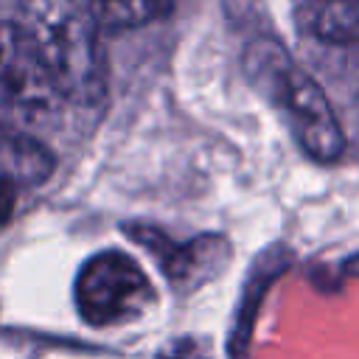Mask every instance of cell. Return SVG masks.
Segmentation results:
<instances>
[{"mask_svg": "<svg viewBox=\"0 0 359 359\" xmlns=\"http://www.w3.org/2000/svg\"><path fill=\"white\" fill-rule=\"evenodd\" d=\"M73 297L79 317L93 328L132 323L157 300L149 275L121 250H101L90 255L76 275Z\"/></svg>", "mask_w": 359, "mask_h": 359, "instance_id": "cell-3", "label": "cell"}, {"mask_svg": "<svg viewBox=\"0 0 359 359\" xmlns=\"http://www.w3.org/2000/svg\"><path fill=\"white\" fill-rule=\"evenodd\" d=\"M90 3L101 34L104 31L118 34L149 25L154 20H163L174 8V0H90Z\"/></svg>", "mask_w": 359, "mask_h": 359, "instance_id": "cell-7", "label": "cell"}, {"mask_svg": "<svg viewBox=\"0 0 359 359\" xmlns=\"http://www.w3.org/2000/svg\"><path fill=\"white\" fill-rule=\"evenodd\" d=\"M20 28L39 50L65 101L95 104L104 98L107 59L90 0H22Z\"/></svg>", "mask_w": 359, "mask_h": 359, "instance_id": "cell-1", "label": "cell"}, {"mask_svg": "<svg viewBox=\"0 0 359 359\" xmlns=\"http://www.w3.org/2000/svg\"><path fill=\"white\" fill-rule=\"evenodd\" d=\"M53 171V154L25 129L0 115V180L11 185L45 182Z\"/></svg>", "mask_w": 359, "mask_h": 359, "instance_id": "cell-6", "label": "cell"}, {"mask_svg": "<svg viewBox=\"0 0 359 359\" xmlns=\"http://www.w3.org/2000/svg\"><path fill=\"white\" fill-rule=\"evenodd\" d=\"M67 101L20 22H0V115L20 126H48Z\"/></svg>", "mask_w": 359, "mask_h": 359, "instance_id": "cell-4", "label": "cell"}, {"mask_svg": "<svg viewBox=\"0 0 359 359\" xmlns=\"http://www.w3.org/2000/svg\"><path fill=\"white\" fill-rule=\"evenodd\" d=\"M244 65L252 84L280 109L300 149L317 163H337L345 151V132L325 90L272 39L252 42Z\"/></svg>", "mask_w": 359, "mask_h": 359, "instance_id": "cell-2", "label": "cell"}, {"mask_svg": "<svg viewBox=\"0 0 359 359\" xmlns=\"http://www.w3.org/2000/svg\"><path fill=\"white\" fill-rule=\"evenodd\" d=\"M311 34L325 42H356L359 39V0H328L306 17Z\"/></svg>", "mask_w": 359, "mask_h": 359, "instance_id": "cell-8", "label": "cell"}, {"mask_svg": "<svg viewBox=\"0 0 359 359\" xmlns=\"http://www.w3.org/2000/svg\"><path fill=\"white\" fill-rule=\"evenodd\" d=\"M129 233L160 261L165 278L177 289H191L196 283L210 280L227 261V241L219 236H202V238L177 244L165 233L143 224L129 227Z\"/></svg>", "mask_w": 359, "mask_h": 359, "instance_id": "cell-5", "label": "cell"}, {"mask_svg": "<svg viewBox=\"0 0 359 359\" xmlns=\"http://www.w3.org/2000/svg\"><path fill=\"white\" fill-rule=\"evenodd\" d=\"M345 272H348V275H359V255H351V258L345 261Z\"/></svg>", "mask_w": 359, "mask_h": 359, "instance_id": "cell-11", "label": "cell"}, {"mask_svg": "<svg viewBox=\"0 0 359 359\" xmlns=\"http://www.w3.org/2000/svg\"><path fill=\"white\" fill-rule=\"evenodd\" d=\"M14 199H17V185L0 180V224H6L14 213Z\"/></svg>", "mask_w": 359, "mask_h": 359, "instance_id": "cell-9", "label": "cell"}, {"mask_svg": "<svg viewBox=\"0 0 359 359\" xmlns=\"http://www.w3.org/2000/svg\"><path fill=\"white\" fill-rule=\"evenodd\" d=\"M323 3H328V0H294V6H297V14H300L303 20H306V17H309L314 8H320Z\"/></svg>", "mask_w": 359, "mask_h": 359, "instance_id": "cell-10", "label": "cell"}]
</instances>
